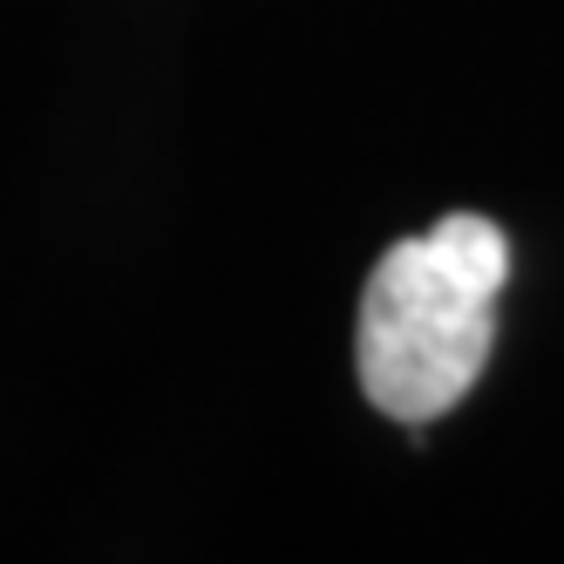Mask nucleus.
Instances as JSON below:
<instances>
[{"instance_id": "f257e3e1", "label": "nucleus", "mask_w": 564, "mask_h": 564, "mask_svg": "<svg viewBox=\"0 0 564 564\" xmlns=\"http://www.w3.org/2000/svg\"><path fill=\"white\" fill-rule=\"evenodd\" d=\"M503 286L510 238L482 212H449L375 259L354 327V368L388 422L429 429L476 388L497 347Z\"/></svg>"}]
</instances>
